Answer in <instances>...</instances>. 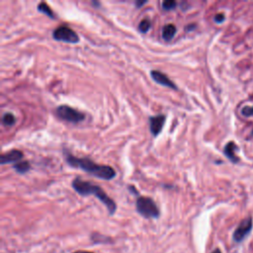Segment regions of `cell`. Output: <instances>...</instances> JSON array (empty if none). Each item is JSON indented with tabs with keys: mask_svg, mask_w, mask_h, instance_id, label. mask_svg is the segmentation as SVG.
Returning <instances> with one entry per match:
<instances>
[{
	"mask_svg": "<svg viewBox=\"0 0 253 253\" xmlns=\"http://www.w3.org/2000/svg\"><path fill=\"white\" fill-rule=\"evenodd\" d=\"M65 160L71 167L79 168L96 178L103 179V180H112L116 177L117 173L115 169L109 165H102L92 161L88 157H76L71 153L64 151Z\"/></svg>",
	"mask_w": 253,
	"mask_h": 253,
	"instance_id": "obj_1",
	"label": "cell"
},
{
	"mask_svg": "<svg viewBox=\"0 0 253 253\" xmlns=\"http://www.w3.org/2000/svg\"><path fill=\"white\" fill-rule=\"evenodd\" d=\"M71 185H72V188L74 189V191L81 196L86 197V196L94 195L100 202H102L105 205V207L107 208L110 214H114V212L116 211L117 205H116L115 201L113 199H111L106 194V192L98 185H95V184L91 183L90 181H85V180L81 179L80 177H76L72 181Z\"/></svg>",
	"mask_w": 253,
	"mask_h": 253,
	"instance_id": "obj_2",
	"label": "cell"
},
{
	"mask_svg": "<svg viewBox=\"0 0 253 253\" xmlns=\"http://www.w3.org/2000/svg\"><path fill=\"white\" fill-rule=\"evenodd\" d=\"M135 208L137 212L145 218H157L160 214L157 205L149 197H138L135 202Z\"/></svg>",
	"mask_w": 253,
	"mask_h": 253,
	"instance_id": "obj_3",
	"label": "cell"
},
{
	"mask_svg": "<svg viewBox=\"0 0 253 253\" xmlns=\"http://www.w3.org/2000/svg\"><path fill=\"white\" fill-rule=\"evenodd\" d=\"M55 115L62 121L69 122L72 124H77L85 120L86 116L84 113L77 111L67 105H60L55 109Z\"/></svg>",
	"mask_w": 253,
	"mask_h": 253,
	"instance_id": "obj_4",
	"label": "cell"
},
{
	"mask_svg": "<svg viewBox=\"0 0 253 253\" xmlns=\"http://www.w3.org/2000/svg\"><path fill=\"white\" fill-rule=\"evenodd\" d=\"M52 38L58 42H64L69 43H77L79 42V36L76 32L67 26H59L52 32Z\"/></svg>",
	"mask_w": 253,
	"mask_h": 253,
	"instance_id": "obj_5",
	"label": "cell"
},
{
	"mask_svg": "<svg viewBox=\"0 0 253 253\" xmlns=\"http://www.w3.org/2000/svg\"><path fill=\"white\" fill-rule=\"evenodd\" d=\"M252 218L251 217H246L244 218L239 225L237 226V228L235 229L234 233H233V239L236 242H240L242 241L251 231L252 229Z\"/></svg>",
	"mask_w": 253,
	"mask_h": 253,
	"instance_id": "obj_6",
	"label": "cell"
},
{
	"mask_svg": "<svg viewBox=\"0 0 253 253\" xmlns=\"http://www.w3.org/2000/svg\"><path fill=\"white\" fill-rule=\"evenodd\" d=\"M150 76L153 79V81H155L156 83H158L159 85H162L164 87H168L174 90H177V85L163 72L159 71V70H151L150 71Z\"/></svg>",
	"mask_w": 253,
	"mask_h": 253,
	"instance_id": "obj_7",
	"label": "cell"
},
{
	"mask_svg": "<svg viewBox=\"0 0 253 253\" xmlns=\"http://www.w3.org/2000/svg\"><path fill=\"white\" fill-rule=\"evenodd\" d=\"M165 120H166V117L164 115H156L148 118L149 129L153 136H157L161 132Z\"/></svg>",
	"mask_w": 253,
	"mask_h": 253,
	"instance_id": "obj_8",
	"label": "cell"
},
{
	"mask_svg": "<svg viewBox=\"0 0 253 253\" xmlns=\"http://www.w3.org/2000/svg\"><path fill=\"white\" fill-rule=\"evenodd\" d=\"M24 154L19 149H12L0 156V164L5 165L8 163H14L23 158Z\"/></svg>",
	"mask_w": 253,
	"mask_h": 253,
	"instance_id": "obj_9",
	"label": "cell"
},
{
	"mask_svg": "<svg viewBox=\"0 0 253 253\" xmlns=\"http://www.w3.org/2000/svg\"><path fill=\"white\" fill-rule=\"evenodd\" d=\"M237 150V146L235 145V143L233 141H229L225 146H224V154L225 156L232 162H237L238 161V157L236 156L235 152Z\"/></svg>",
	"mask_w": 253,
	"mask_h": 253,
	"instance_id": "obj_10",
	"label": "cell"
},
{
	"mask_svg": "<svg viewBox=\"0 0 253 253\" xmlns=\"http://www.w3.org/2000/svg\"><path fill=\"white\" fill-rule=\"evenodd\" d=\"M176 34V27L173 24H167L163 26L162 31H161V36L164 41H171L173 37Z\"/></svg>",
	"mask_w": 253,
	"mask_h": 253,
	"instance_id": "obj_11",
	"label": "cell"
},
{
	"mask_svg": "<svg viewBox=\"0 0 253 253\" xmlns=\"http://www.w3.org/2000/svg\"><path fill=\"white\" fill-rule=\"evenodd\" d=\"M13 168L16 170L17 173L19 174H26L27 172L30 171L31 169V164L28 161H20L14 164Z\"/></svg>",
	"mask_w": 253,
	"mask_h": 253,
	"instance_id": "obj_12",
	"label": "cell"
},
{
	"mask_svg": "<svg viewBox=\"0 0 253 253\" xmlns=\"http://www.w3.org/2000/svg\"><path fill=\"white\" fill-rule=\"evenodd\" d=\"M38 11L41 12V13H43L44 15H46L47 17H49L50 19H54V16H53V12L52 10L50 9V7L44 3V2H41L40 4H38V7H37Z\"/></svg>",
	"mask_w": 253,
	"mask_h": 253,
	"instance_id": "obj_13",
	"label": "cell"
},
{
	"mask_svg": "<svg viewBox=\"0 0 253 253\" xmlns=\"http://www.w3.org/2000/svg\"><path fill=\"white\" fill-rule=\"evenodd\" d=\"M16 123V118L12 113H5L2 116V124L5 126H12Z\"/></svg>",
	"mask_w": 253,
	"mask_h": 253,
	"instance_id": "obj_14",
	"label": "cell"
},
{
	"mask_svg": "<svg viewBox=\"0 0 253 253\" xmlns=\"http://www.w3.org/2000/svg\"><path fill=\"white\" fill-rule=\"evenodd\" d=\"M150 26H151L150 21H149L148 19H143V20H141V21L139 22L137 29H138V31H139L140 33L145 34V33H147L148 30L150 29Z\"/></svg>",
	"mask_w": 253,
	"mask_h": 253,
	"instance_id": "obj_15",
	"label": "cell"
},
{
	"mask_svg": "<svg viewBox=\"0 0 253 253\" xmlns=\"http://www.w3.org/2000/svg\"><path fill=\"white\" fill-rule=\"evenodd\" d=\"M161 6H162L163 10L170 11V10H173L177 6V2L173 1V0H165L161 3Z\"/></svg>",
	"mask_w": 253,
	"mask_h": 253,
	"instance_id": "obj_16",
	"label": "cell"
},
{
	"mask_svg": "<svg viewBox=\"0 0 253 253\" xmlns=\"http://www.w3.org/2000/svg\"><path fill=\"white\" fill-rule=\"evenodd\" d=\"M241 114L244 117H253V106H246L241 109Z\"/></svg>",
	"mask_w": 253,
	"mask_h": 253,
	"instance_id": "obj_17",
	"label": "cell"
},
{
	"mask_svg": "<svg viewBox=\"0 0 253 253\" xmlns=\"http://www.w3.org/2000/svg\"><path fill=\"white\" fill-rule=\"evenodd\" d=\"M224 21V15L223 14H216L215 16H214V22L215 23H221V22H223Z\"/></svg>",
	"mask_w": 253,
	"mask_h": 253,
	"instance_id": "obj_18",
	"label": "cell"
},
{
	"mask_svg": "<svg viewBox=\"0 0 253 253\" xmlns=\"http://www.w3.org/2000/svg\"><path fill=\"white\" fill-rule=\"evenodd\" d=\"M146 3H147V1H135V6H136V8H140L141 6H143Z\"/></svg>",
	"mask_w": 253,
	"mask_h": 253,
	"instance_id": "obj_19",
	"label": "cell"
},
{
	"mask_svg": "<svg viewBox=\"0 0 253 253\" xmlns=\"http://www.w3.org/2000/svg\"><path fill=\"white\" fill-rule=\"evenodd\" d=\"M196 28V25L195 24H192V25H188L187 27H186V30L189 32V31H192L193 29H195Z\"/></svg>",
	"mask_w": 253,
	"mask_h": 253,
	"instance_id": "obj_20",
	"label": "cell"
},
{
	"mask_svg": "<svg viewBox=\"0 0 253 253\" xmlns=\"http://www.w3.org/2000/svg\"><path fill=\"white\" fill-rule=\"evenodd\" d=\"M128 189H129L130 192H132V193H134V194H137V191H136L135 187H133V186H128Z\"/></svg>",
	"mask_w": 253,
	"mask_h": 253,
	"instance_id": "obj_21",
	"label": "cell"
},
{
	"mask_svg": "<svg viewBox=\"0 0 253 253\" xmlns=\"http://www.w3.org/2000/svg\"><path fill=\"white\" fill-rule=\"evenodd\" d=\"M74 253H93V252H89V251H76Z\"/></svg>",
	"mask_w": 253,
	"mask_h": 253,
	"instance_id": "obj_22",
	"label": "cell"
},
{
	"mask_svg": "<svg viewBox=\"0 0 253 253\" xmlns=\"http://www.w3.org/2000/svg\"><path fill=\"white\" fill-rule=\"evenodd\" d=\"M211 253H221V252H220L219 249H215V250H213Z\"/></svg>",
	"mask_w": 253,
	"mask_h": 253,
	"instance_id": "obj_23",
	"label": "cell"
}]
</instances>
